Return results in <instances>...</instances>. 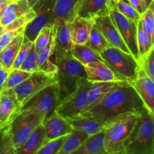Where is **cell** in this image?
<instances>
[{"label": "cell", "instance_id": "6da1fadb", "mask_svg": "<svg viewBox=\"0 0 154 154\" xmlns=\"http://www.w3.org/2000/svg\"><path fill=\"white\" fill-rule=\"evenodd\" d=\"M144 106L132 84L121 81L90 109L79 115L88 117L102 125L108 120L126 113H135Z\"/></svg>", "mask_w": 154, "mask_h": 154}, {"label": "cell", "instance_id": "7a4b0ae2", "mask_svg": "<svg viewBox=\"0 0 154 154\" xmlns=\"http://www.w3.org/2000/svg\"><path fill=\"white\" fill-rule=\"evenodd\" d=\"M50 60L57 68L54 75V82L58 88L60 102L75 92L81 81L86 79V72L84 66L74 58L70 53L54 48Z\"/></svg>", "mask_w": 154, "mask_h": 154}, {"label": "cell", "instance_id": "3957f363", "mask_svg": "<svg viewBox=\"0 0 154 154\" xmlns=\"http://www.w3.org/2000/svg\"><path fill=\"white\" fill-rule=\"evenodd\" d=\"M135 124L124 143L126 154L154 153V114L145 106L136 111Z\"/></svg>", "mask_w": 154, "mask_h": 154}, {"label": "cell", "instance_id": "277c9868", "mask_svg": "<svg viewBox=\"0 0 154 154\" xmlns=\"http://www.w3.org/2000/svg\"><path fill=\"white\" fill-rule=\"evenodd\" d=\"M136 120V113H126L104 123V146L106 153H121L124 150V143Z\"/></svg>", "mask_w": 154, "mask_h": 154}, {"label": "cell", "instance_id": "5b68a950", "mask_svg": "<svg viewBox=\"0 0 154 154\" xmlns=\"http://www.w3.org/2000/svg\"><path fill=\"white\" fill-rule=\"evenodd\" d=\"M100 56L105 64L123 81L132 83L141 69L139 63L129 53L109 46Z\"/></svg>", "mask_w": 154, "mask_h": 154}, {"label": "cell", "instance_id": "8992f818", "mask_svg": "<svg viewBox=\"0 0 154 154\" xmlns=\"http://www.w3.org/2000/svg\"><path fill=\"white\" fill-rule=\"evenodd\" d=\"M59 102L58 88L54 82L32 96L21 106L20 112L38 113L46 119L55 111Z\"/></svg>", "mask_w": 154, "mask_h": 154}, {"label": "cell", "instance_id": "52a82bcc", "mask_svg": "<svg viewBox=\"0 0 154 154\" xmlns=\"http://www.w3.org/2000/svg\"><path fill=\"white\" fill-rule=\"evenodd\" d=\"M55 1L38 0L32 6L35 15L24 28L23 36L25 38L34 42L38 33L44 28L53 26Z\"/></svg>", "mask_w": 154, "mask_h": 154}, {"label": "cell", "instance_id": "ba28073f", "mask_svg": "<svg viewBox=\"0 0 154 154\" xmlns=\"http://www.w3.org/2000/svg\"><path fill=\"white\" fill-rule=\"evenodd\" d=\"M45 116L38 113L19 112L10 122V131L14 148L21 145L43 123Z\"/></svg>", "mask_w": 154, "mask_h": 154}, {"label": "cell", "instance_id": "9c48e42d", "mask_svg": "<svg viewBox=\"0 0 154 154\" xmlns=\"http://www.w3.org/2000/svg\"><path fill=\"white\" fill-rule=\"evenodd\" d=\"M91 85L92 83L87 79L81 81L75 92L58 104L56 112L66 120L79 115L85 108Z\"/></svg>", "mask_w": 154, "mask_h": 154}, {"label": "cell", "instance_id": "30bf717a", "mask_svg": "<svg viewBox=\"0 0 154 154\" xmlns=\"http://www.w3.org/2000/svg\"><path fill=\"white\" fill-rule=\"evenodd\" d=\"M54 82V77L47 75L42 71H37L32 73L27 79L19 85L4 91L13 94L22 106L32 96Z\"/></svg>", "mask_w": 154, "mask_h": 154}, {"label": "cell", "instance_id": "8fae6325", "mask_svg": "<svg viewBox=\"0 0 154 154\" xmlns=\"http://www.w3.org/2000/svg\"><path fill=\"white\" fill-rule=\"evenodd\" d=\"M109 16L118 30L130 54L140 65V57L137 45V24L120 14L115 8L111 9Z\"/></svg>", "mask_w": 154, "mask_h": 154}, {"label": "cell", "instance_id": "7c38bea8", "mask_svg": "<svg viewBox=\"0 0 154 154\" xmlns=\"http://www.w3.org/2000/svg\"><path fill=\"white\" fill-rule=\"evenodd\" d=\"M93 23L97 29L102 33L110 46L119 48L130 54L118 30L113 23L109 14L95 18L93 19Z\"/></svg>", "mask_w": 154, "mask_h": 154}, {"label": "cell", "instance_id": "4fadbf2b", "mask_svg": "<svg viewBox=\"0 0 154 154\" xmlns=\"http://www.w3.org/2000/svg\"><path fill=\"white\" fill-rule=\"evenodd\" d=\"M130 84L134 87L144 106L154 114V80L147 76L140 69L136 78Z\"/></svg>", "mask_w": 154, "mask_h": 154}, {"label": "cell", "instance_id": "5bb4252c", "mask_svg": "<svg viewBox=\"0 0 154 154\" xmlns=\"http://www.w3.org/2000/svg\"><path fill=\"white\" fill-rule=\"evenodd\" d=\"M114 7L112 0H81L78 16L93 20L98 17L108 15Z\"/></svg>", "mask_w": 154, "mask_h": 154}, {"label": "cell", "instance_id": "9a60e30c", "mask_svg": "<svg viewBox=\"0 0 154 154\" xmlns=\"http://www.w3.org/2000/svg\"><path fill=\"white\" fill-rule=\"evenodd\" d=\"M42 125L45 128L47 141L66 136L73 130L67 120L60 117L56 111L45 119Z\"/></svg>", "mask_w": 154, "mask_h": 154}, {"label": "cell", "instance_id": "2e32d148", "mask_svg": "<svg viewBox=\"0 0 154 154\" xmlns=\"http://www.w3.org/2000/svg\"><path fill=\"white\" fill-rule=\"evenodd\" d=\"M86 79L91 83L123 81L105 63L96 62L84 65Z\"/></svg>", "mask_w": 154, "mask_h": 154}, {"label": "cell", "instance_id": "e0dca14e", "mask_svg": "<svg viewBox=\"0 0 154 154\" xmlns=\"http://www.w3.org/2000/svg\"><path fill=\"white\" fill-rule=\"evenodd\" d=\"M81 2V0H56L53 26L61 22H73L78 16Z\"/></svg>", "mask_w": 154, "mask_h": 154}, {"label": "cell", "instance_id": "ac0fdd59", "mask_svg": "<svg viewBox=\"0 0 154 154\" xmlns=\"http://www.w3.org/2000/svg\"><path fill=\"white\" fill-rule=\"evenodd\" d=\"M21 105L11 93L2 91L0 93V125L9 123L20 112Z\"/></svg>", "mask_w": 154, "mask_h": 154}, {"label": "cell", "instance_id": "d6986e66", "mask_svg": "<svg viewBox=\"0 0 154 154\" xmlns=\"http://www.w3.org/2000/svg\"><path fill=\"white\" fill-rule=\"evenodd\" d=\"M57 49L72 54L75 44L72 38V23L61 22L56 26H53Z\"/></svg>", "mask_w": 154, "mask_h": 154}, {"label": "cell", "instance_id": "ffe728a7", "mask_svg": "<svg viewBox=\"0 0 154 154\" xmlns=\"http://www.w3.org/2000/svg\"><path fill=\"white\" fill-rule=\"evenodd\" d=\"M67 122L73 130L84 132L89 136L94 135L104 130L102 123L88 117L78 115L66 119Z\"/></svg>", "mask_w": 154, "mask_h": 154}, {"label": "cell", "instance_id": "44dd1931", "mask_svg": "<svg viewBox=\"0 0 154 154\" xmlns=\"http://www.w3.org/2000/svg\"><path fill=\"white\" fill-rule=\"evenodd\" d=\"M46 141L45 128L42 124L20 147L15 149V154H35Z\"/></svg>", "mask_w": 154, "mask_h": 154}, {"label": "cell", "instance_id": "7402d4cb", "mask_svg": "<svg viewBox=\"0 0 154 154\" xmlns=\"http://www.w3.org/2000/svg\"><path fill=\"white\" fill-rule=\"evenodd\" d=\"M93 26V20L77 16L72 22V38L75 45H86Z\"/></svg>", "mask_w": 154, "mask_h": 154}, {"label": "cell", "instance_id": "603a6c76", "mask_svg": "<svg viewBox=\"0 0 154 154\" xmlns=\"http://www.w3.org/2000/svg\"><path fill=\"white\" fill-rule=\"evenodd\" d=\"M23 32H19L13 38L11 42L0 52L1 66L11 71L14 61L23 42Z\"/></svg>", "mask_w": 154, "mask_h": 154}, {"label": "cell", "instance_id": "cb8c5ba5", "mask_svg": "<svg viewBox=\"0 0 154 154\" xmlns=\"http://www.w3.org/2000/svg\"><path fill=\"white\" fill-rule=\"evenodd\" d=\"M70 154H106L104 146V130L89 136Z\"/></svg>", "mask_w": 154, "mask_h": 154}, {"label": "cell", "instance_id": "d4e9b609", "mask_svg": "<svg viewBox=\"0 0 154 154\" xmlns=\"http://www.w3.org/2000/svg\"><path fill=\"white\" fill-rule=\"evenodd\" d=\"M120 82H121V81L92 83V85L88 92L87 104H86L85 108H84V109L83 110L81 114L86 112L89 109H90L92 107L94 106L96 104H97L109 92V90L112 87H114V86L117 85Z\"/></svg>", "mask_w": 154, "mask_h": 154}, {"label": "cell", "instance_id": "484cf974", "mask_svg": "<svg viewBox=\"0 0 154 154\" xmlns=\"http://www.w3.org/2000/svg\"><path fill=\"white\" fill-rule=\"evenodd\" d=\"M72 55L83 66L96 62L105 63L100 54L86 45H75L72 51Z\"/></svg>", "mask_w": 154, "mask_h": 154}, {"label": "cell", "instance_id": "4316f807", "mask_svg": "<svg viewBox=\"0 0 154 154\" xmlns=\"http://www.w3.org/2000/svg\"><path fill=\"white\" fill-rule=\"evenodd\" d=\"M89 137L84 132L72 130L67 135L57 154H70Z\"/></svg>", "mask_w": 154, "mask_h": 154}, {"label": "cell", "instance_id": "83f0119b", "mask_svg": "<svg viewBox=\"0 0 154 154\" xmlns=\"http://www.w3.org/2000/svg\"><path fill=\"white\" fill-rule=\"evenodd\" d=\"M137 45H138V54L140 57V64H141V60L147 55L150 48L154 45V43L151 42L148 35L144 30L140 20L137 24Z\"/></svg>", "mask_w": 154, "mask_h": 154}, {"label": "cell", "instance_id": "f1b7e54d", "mask_svg": "<svg viewBox=\"0 0 154 154\" xmlns=\"http://www.w3.org/2000/svg\"><path fill=\"white\" fill-rule=\"evenodd\" d=\"M86 45L99 54L110 46L102 33L95 26L94 23L90 32L89 40Z\"/></svg>", "mask_w": 154, "mask_h": 154}, {"label": "cell", "instance_id": "f546056e", "mask_svg": "<svg viewBox=\"0 0 154 154\" xmlns=\"http://www.w3.org/2000/svg\"><path fill=\"white\" fill-rule=\"evenodd\" d=\"M0 154H15L10 131V122L0 129Z\"/></svg>", "mask_w": 154, "mask_h": 154}, {"label": "cell", "instance_id": "4dcf8cb0", "mask_svg": "<svg viewBox=\"0 0 154 154\" xmlns=\"http://www.w3.org/2000/svg\"><path fill=\"white\" fill-rule=\"evenodd\" d=\"M141 24L145 32L148 35L151 42L154 43V10L153 2L151 3L148 8L141 15L140 18Z\"/></svg>", "mask_w": 154, "mask_h": 154}, {"label": "cell", "instance_id": "1f68e13d", "mask_svg": "<svg viewBox=\"0 0 154 154\" xmlns=\"http://www.w3.org/2000/svg\"><path fill=\"white\" fill-rule=\"evenodd\" d=\"M31 74L32 73L25 72V71H23L20 69H11L9 72L7 80L5 81L2 91L12 89L16 86L19 85L23 81L27 79L31 75Z\"/></svg>", "mask_w": 154, "mask_h": 154}, {"label": "cell", "instance_id": "d6a6232c", "mask_svg": "<svg viewBox=\"0 0 154 154\" xmlns=\"http://www.w3.org/2000/svg\"><path fill=\"white\" fill-rule=\"evenodd\" d=\"M120 14L128 19L138 23L141 18V14L135 10L128 0H119L114 4V7Z\"/></svg>", "mask_w": 154, "mask_h": 154}, {"label": "cell", "instance_id": "836d02e7", "mask_svg": "<svg viewBox=\"0 0 154 154\" xmlns=\"http://www.w3.org/2000/svg\"><path fill=\"white\" fill-rule=\"evenodd\" d=\"M31 8L29 4L25 0H14L2 10L0 12V17L11 13L16 14L20 17L26 13Z\"/></svg>", "mask_w": 154, "mask_h": 154}, {"label": "cell", "instance_id": "e575fe53", "mask_svg": "<svg viewBox=\"0 0 154 154\" xmlns=\"http://www.w3.org/2000/svg\"><path fill=\"white\" fill-rule=\"evenodd\" d=\"M35 15V13L31 8L26 13L17 17L13 22L11 23L9 25L5 27V31L14 32L24 29L26 25L34 17Z\"/></svg>", "mask_w": 154, "mask_h": 154}, {"label": "cell", "instance_id": "d590c367", "mask_svg": "<svg viewBox=\"0 0 154 154\" xmlns=\"http://www.w3.org/2000/svg\"><path fill=\"white\" fill-rule=\"evenodd\" d=\"M33 45L34 44H33L32 42H30V41L27 40L26 38H24L23 42L22 45H21L20 48L19 52H18L17 55L14 61L13 65H12L11 69H17L20 68L21 65L23 64L24 60H26V58L28 56L30 50H31Z\"/></svg>", "mask_w": 154, "mask_h": 154}, {"label": "cell", "instance_id": "8d00e7d4", "mask_svg": "<svg viewBox=\"0 0 154 154\" xmlns=\"http://www.w3.org/2000/svg\"><path fill=\"white\" fill-rule=\"evenodd\" d=\"M140 66L147 76L154 80V45L141 60Z\"/></svg>", "mask_w": 154, "mask_h": 154}, {"label": "cell", "instance_id": "74e56055", "mask_svg": "<svg viewBox=\"0 0 154 154\" xmlns=\"http://www.w3.org/2000/svg\"><path fill=\"white\" fill-rule=\"evenodd\" d=\"M66 136L46 141L35 154H57Z\"/></svg>", "mask_w": 154, "mask_h": 154}, {"label": "cell", "instance_id": "f35d334b", "mask_svg": "<svg viewBox=\"0 0 154 154\" xmlns=\"http://www.w3.org/2000/svg\"><path fill=\"white\" fill-rule=\"evenodd\" d=\"M20 69L25 72H29V73H33L35 72L38 71V67L37 64V59H36V51L35 49L34 45L32 47L28 56L24 60L23 64L21 65Z\"/></svg>", "mask_w": 154, "mask_h": 154}, {"label": "cell", "instance_id": "ab89813d", "mask_svg": "<svg viewBox=\"0 0 154 154\" xmlns=\"http://www.w3.org/2000/svg\"><path fill=\"white\" fill-rule=\"evenodd\" d=\"M53 30H54L53 26L45 27L38 33V35L37 37L35 39L34 42H33L35 49L36 51L42 49V48H43L44 47L48 45V42H50L51 35H52Z\"/></svg>", "mask_w": 154, "mask_h": 154}, {"label": "cell", "instance_id": "60d3db41", "mask_svg": "<svg viewBox=\"0 0 154 154\" xmlns=\"http://www.w3.org/2000/svg\"><path fill=\"white\" fill-rule=\"evenodd\" d=\"M24 29L18 30V31H5L0 35V52L11 42L13 38L19 32H23Z\"/></svg>", "mask_w": 154, "mask_h": 154}, {"label": "cell", "instance_id": "b9f144b4", "mask_svg": "<svg viewBox=\"0 0 154 154\" xmlns=\"http://www.w3.org/2000/svg\"><path fill=\"white\" fill-rule=\"evenodd\" d=\"M9 72H10L9 70L5 69L2 66H0V93L2 92L3 87L8 76Z\"/></svg>", "mask_w": 154, "mask_h": 154}, {"label": "cell", "instance_id": "7bdbcfd3", "mask_svg": "<svg viewBox=\"0 0 154 154\" xmlns=\"http://www.w3.org/2000/svg\"><path fill=\"white\" fill-rule=\"evenodd\" d=\"M128 1L130 2V4L135 8V10H136L141 15L145 11V9H144V6H143L141 0H128Z\"/></svg>", "mask_w": 154, "mask_h": 154}, {"label": "cell", "instance_id": "ee69618b", "mask_svg": "<svg viewBox=\"0 0 154 154\" xmlns=\"http://www.w3.org/2000/svg\"><path fill=\"white\" fill-rule=\"evenodd\" d=\"M14 0H0V12L2 11V10L7 5H8L9 3H11Z\"/></svg>", "mask_w": 154, "mask_h": 154}, {"label": "cell", "instance_id": "f6af8a7d", "mask_svg": "<svg viewBox=\"0 0 154 154\" xmlns=\"http://www.w3.org/2000/svg\"><path fill=\"white\" fill-rule=\"evenodd\" d=\"M141 3H142L143 6H144V9H147L148 8L149 6L151 5L152 2H153V0H141Z\"/></svg>", "mask_w": 154, "mask_h": 154}, {"label": "cell", "instance_id": "bcb514c9", "mask_svg": "<svg viewBox=\"0 0 154 154\" xmlns=\"http://www.w3.org/2000/svg\"><path fill=\"white\" fill-rule=\"evenodd\" d=\"M25 1H26L27 2H28L29 4V5L32 7V6L33 5L35 4V3L37 2L38 1V0H25Z\"/></svg>", "mask_w": 154, "mask_h": 154}, {"label": "cell", "instance_id": "7dc6e473", "mask_svg": "<svg viewBox=\"0 0 154 154\" xmlns=\"http://www.w3.org/2000/svg\"><path fill=\"white\" fill-rule=\"evenodd\" d=\"M5 31V27L2 26H0V35H1Z\"/></svg>", "mask_w": 154, "mask_h": 154}, {"label": "cell", "instance_id": "c3c4849f", "mask_svg": "<svg viewBox=\"0 0 154 154\" xmlns=\"http://www.w3.org/2000/svg\"><path fill=\"white\" fill-rule=\"evenodd\" d=\"M118 1H119V0H112V2L114 3V4H115L116 2H118Z\"/></svg>", "mask_w": 154, "mask_h": 154}, {"label": "cell", "instance_id": "681fc988", "mask_svg": "<svg viewBox=\"0 0 154 154\" xmlns=\"http://www.w3.org/2000/svg\"><path fill=\"white\" fill-rule=\"evenodd\" d=\"M141 154H154V153H141Z\"/></svg>", "mask_w": 154, "mask_h": 154}, {"label": "cell", "instance_id": "f907efd6", "mask_svg": "<svg viewBox=\"0 0 154 154\" xmlns=\"http://www.w3.org/2000/svg\"><path fill=\"white\" fill-rule=\"evenodd\" d=\"M106 154H120V153H106Z\"/></svg>", "mask_w": 154, "mask_h": 154}, {"label": "cell", "instance_id": "816d5d0a", "mask_svg": "<svg viewBox=\"0 0 154 154\" xmlns=\"http://www.w3.org/2000/svg\"><path fill=\"white\" fill-rule=\"evenodd\" d=\"M120 154H126V153H124V152H123H123H121V153H120Z\"/></svg>", "mask_w": 154, "mask_h": 154}, {"label": "cell", "instance_id": "f5cc1de1", "mask_svg": "<svg viewBox=\"0 0 154 154\" xmlns=\"http://www.w3.org/2000/svg\"><path fill=\"white\" fill-rule=\"evenodd\" d=\"M0 26H1V23H0Z\"/></svg>", "mask_w": 154, "mask_h": 154}, {"label": "cell", "instance_id": "db71d44e", "mask_svg": "<svg viewBox=\"0 0 154 154\" xmlns=\"http://www.w3.org/2000/svg\"><path fill=\"white\" fill-rule=\"evenodd\" d=\"M0 66H1V63H0Z\"/></svg>", "mask_w": 154, "mask_h": 154}, {"label": "cell", "instance_id": "11a10c76", "mask_svg": "<svg viewBox=\"0 0 154 154\" xmlns=\"http://www.w3.org/2000/svg\"><path fill=\"white\" fill-rule=\"evenodd\" d=\"M1 127H2V126H0V129H1Z\"/></svg>", "mask_w": 154, "mask_h": 154}, {"label": "cell", "instance_id": "9f6ffc18", "mask_svg": "<svg viewBox=\"0 0 154 154\" xmlns=\"http://www.w3.org/2000/svg\"><path fill=\"white\" fill-rule=\"evenodd\" d=\"M0 126H1V125H0Z\"/></svg>", "mask_w": 154, "mask_h": 154}]
</instances>
